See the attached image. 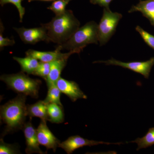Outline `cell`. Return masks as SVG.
Segmentation results:
<instances>
[{
  "label": "cell",
  "instance_id": "cell-5",
  "mask_svg": "<svg viewBox=\"0 0 154 154\" xmlns=\"http://www.w3.org/2000/svg\"><path fill=\"white\" fill-rule=\"evenodd\" d=\"M122 14L113 12L104 8L103 14L98 26V37L100 46L105 45L115 33Z\"/></svg>",
  "mask_w": 154,
  "mask_h": 154
},
{
  "label": "cell",
  "instance_id": "cell-15",
  "mask_svg": "<svg viewBox=\"0 0 154 154\" xmlns=\"http://www.w3.org/2000/svg\"><path fill=\"white\" fill-rule=\"evenodd\" d=\"M47 105L44 101L40 100L33 105H27L28 115L30 118L37 117L48 121Z\"/></svg>",
  "mask_w": 154,
  "mask_h": 154
},
{
  "label": "cell",
  "instance_id": "cell-23",
  "mask_svg": "<svg viewBox=\"0 0 154 154\" xmlns=\"http://www.w3.org/2000/svg\"><path fill=\"white\" fill-rule=\"evenodd\" d=\"M23 0H0L1 6H3L8 3H11L16 6L19 11V22H22L23 17L25 13V8L22 5V2Z\"/></svg>",
  "mask_w": 154,
  "mask_h": 154
},
{
  "label": "cell",
  "instance_id": "cell-19",
  "mask_svg": "<svg viewBox=\"0 0 154 154\" xmlns=\"http://www.w3.org/2000/svg\"><path fill=\"white\" fill-rule=\"evenodd\" d=\"M61 92L56 85L48 87V92L46 98L45 99L44 102L46 104L54 103L63 106L60 102Z\"/></svg>",
  "mask_w": 154,
  "mask_h": 154
},
{
  "label": "cell",
  "instance_id": "cell-6",
  "mask_svg": "<svg viewBox=\"0 0 154 154\" xmlns=\"http://www.w3.org/2000/svg\"><path fill=\"white\" fill-rule=\"evenodd\" d=\"M95 63H105L106 65L117 66L129 69L133 71L140 74L146 79H148L150 73L154 65V57L151 58L148 60L144 62H131L125 63L117 60L113 58L105 61H97Z\"/></svg>",
  "mask_w": 154,
  "mask_h": 154
},
{
  "label": "cell",
  "instance_id": "cell-16",
  "mask_svg": "<svg viewBox=\"0 0 154 154\" xmlns=\"http://www.w3.org/2000/svg\"><path fill=\"white\" fill-rule=\"evenodd\" d=\"M13 58L19 64L21 67L22 71L28 75L33 74L39 63L36 59L27 56L24 58L14 57Z\"/></svg>",
  "mask_w": 154,
  "mask_h": 154
},
{
  "label": "cell",
  "instance_id": "cell-11",
  "mask_svg": "<svg viewBox=\"0 0 154 154\" xmlns=\"http://www.w3.org/2000/svg\"><path fill=\"white\" fill-rule=\"evenodd\" d=\"M25 123L22 128L26 140V148L25 152L28 154L38 153L45 154L39 147L36 129L32 125L31 118Z\"/></svg>",
  "mask_w": 154,
  "mask_h": 154
},
{
  "label": "cell",
  "instance_id": "cell-13",
  "mask_svg": "<svg viewBox=\"0 0 154 154\" xmlns=\"http://www.w3.org/2000/svg\"><path fill=\"white\" fill-rule=\"evenodd\" d=\"M68 59L64 58L51 62L50 71L45 80L48 88L56 85L57 82L61 77L62 71L66 66Z\"/></svg>",
  "mask_w": 154,
  "mask_h": 154
},
{
  "label": "cell",
  "instance_id": "cell-3",
  "mask_svg": "<svg viewBox=\"0 0 154 154\" xmlns=\"http://www.w3.org/2000/svg\"><path fill=\"white\" fill-rule=\"evenodd\" d=\"M98 26L95 21L87 22L80 27L66 42L57 45V49L60 51L65 49L69 51L79 50L82 51L88 45L98 44Z\"/></svg>",
  "mask_w": 154,
  "mask_h": 154
},
{
  "label": "cell",
  "instance_id": "cell-20",
  "mask_svg": "<svg viewBox=\"0 0 154 154\" xmlns=\"http://www.w3.org/2000/svg\"><path fill=\"white\" fill-rule=\"evenodd\" d=\"M72 0H56L54 1L51 5L47 8L55 14L56 15L63 14L65 12L66 7Z\"/></svg>",
  "mask_w": 154,
  "mask_h": 154
},
{
  "label": "cell",
  "instance_id": "cell-2",
  "mask_svg": "<svg viewBox=\"0 0 154 154\" xmlns=\"http://www.w3.org/2000/svg\"><path fill=\"white\" fill-rule=\"evenodd\" d=\"M27 96L19 94L1 106V119L6 125L2 136L23 128L28 115L25 102Z\"/></svg>",
  "mask_w": 154,
  "mask_h": 154
},
{
  "label": "cell",
  "instance_id": "cell-25",
  "mask_svg": "<svg viewBox=\"0 0 154 154\" xmlns=\"http://www.w3.org/2000/svg\"><path fill=\"white\" fill-rule=\"evenodd\" d=\"M5 30V27L2 22H0V48L2 50L4 47L8 46H13L15 44V41L14 38L11 39L8 38L3 37V33Z\"/></svg>",
  "mask_w": 154,
  "mask_h": 154
},
{
  "label": "cell",
  "instance_id": "cell-22",
  "mask_svg": "<svg viewBox=\"0 0 154 154\" xmlns=\"http://www.w3.org/2000/svg\"><path fill=\"white\" fill-rule=\"evenodd\" d=\"M135 29L140 33L145 42L154 50V36L143 30L140 26H137Z\"/></svg>",
  "mask_w": 154,
  "mask_h": 154
},
{
  "label": "cell",
  "instance_id": "cell-9",
  "mask_svg": "<svg viewBox=\"0 0 154 154\" xmlns=\"http://www.w3.org/2000/svg\"><path fill=\"white\" fill-rule=\"evenodd\" d=\"M36 132L39 144L45 146L47 149H52L55 152L60 143V141L50 130L46 120L41 119Z\"/></svg>",
  "mask_w": 154,
  "mask_h": 154
},
{
  "label": "cell",
  "instance_id": "cell-12",
  "mask_svg": "<svg viewBox=\"0 0 154 154\" xmlns=\"http://www.w3.org/2000/svg\"><path fill=\"white\" fill-rule=\"evenodd\" d=\"M56 85L61 93L66 95L72 102H75L79 99H87V96L80 89L79 85L73 81L60 77L57 82Z\"/></svg>",
  "mask_w": 154,
  "mask_h": 154
},
{
  "label": "cell",
  "instance_id": "cell-27",
  "mask_svg": "<svg viewBox=\"0 0 154 154\" xmlns=\"http://www.w3.org/2000/svg\"><path fill=\"white\" fill-rule=\"evenodd\" d=\"M55 0H28V2H33V1H43V2H52V1H54Z\"/></svg>",
  "mask_w": 154,
  "mask_h": 154
},
{
  "label": "cell",
  "instance_id": "cell-8",
  "mask_svg": "<svg viewBox=\"0 0 154 154\" xmlns=\"http://www.w3.org/2000/svg\"><path fill=\"white\" fill-rule=\"evenodd\" d=\"M122 143H111L105 142L103 141H97L93 140H89L84 138L79 135L72 136L70 137L66 140L61 143L59 147L63 149L67 153L72 154L75 150L79 148L85 146H94L98 145L99 144H115L120 145Z\"/></svg>",
  "mask_w": 154,
  "mask_h": 154
},
{
  "label": "cell",
  "instance_id": "cell-1",
  "mask_svg": "<svg viewBox=\"0 0 154 154\" xmlns=\"http://www.w3.org/2000/svg\"><path fill=\"white\" fill-rule=\"evenodd\" d=\"M47 30L50 42L57 45L63 44L69 39L80 28V22L71 10L56 15L50 22L41 24Z\"/></svg>",
  "mask_w": 154,
  "mask_h": 154
},
{
  "label": "cell",
  "instance_id": "cell-18",
  "mask_svg": "<svg viewBox=\"0 0 154 154\" xmlns=\"http://www.w3.org/2000/svg\"><path fill=\"white\" fill-rule=\"evenodd\" d=\"M131 143H135L137 144V150L142 149H145L154 144V127L149 129L146 134L142 138H138Z\"/></svg>",
  "mask_w": 154,
  "mask_h": 154
},
{
  "label": "cell",
  "instance_id": "cell-10",
  "mask_svg": "<svg viewBox=\"0 0 154 154\" xmlns=\"http://www.w3.org/2000/svg\"><path fill=\"white\" fill-rule=\"evenodd\" d=\"M81 51L79 50H74L70 51L66 53H62L57 48L53 51H41L29 49L26 51L25 54L27 56L31 57L43 62H51L64 58H69L72 54L75 53L79 54Z\"/></svg>",
  "mask_w": 154,
  "mask_h": 154
},
{
  "label": "cell",
  "instance_id": "cell-21",
  "mask_svg": "<svg viewBox=\"0 0 154 154\" xmlns=\"http://www.w3.org/2000/svg\"><path fill=\"white\" fill-rule=\"evenodd\" d=\"M51 66V62H39L38 67L33 75L41 77L45 81L50 71Z\"/></svg>",
  "mask_w": 154,
  "mask_h": 154
},
{
  "label": "cell",
  "instance_id": "cell-4",
  "mask_svg": "<svg viewBox=\"0 0 154 154\" xmlns=\"http://www.w3.org/2000/svg\"><path fill=\"white\" fill-rule=\"evenodd\" d=\"M1 81L6 83L9 89L33 98L38 97V91L41 81L31 79L25 72H21L17 74L3 75L0 78Z\"/></svg>",
  "mask_w": 154,
  "mask_h": 154
},
{
  "label": "cell",
  "instance_id": "cell-17",
  "mask_svg": "<svg viewBox=\"0 0 154 154\" xmlns=\"http://www.w3.org/2000/svg\"><path fill=\"white\" fill-rule=\"evenodd\" d=\"M48 121L52 123H62L64 122L63 106L54 103H50L47 105Z\"/></svg>",
  "mask_w": 154,
  "mask_h": 154
},
{
  "label": "cell",
  "instance_id": "cell-14",
  "mask_svg": "<svg viewBox=\"0 0 154 154\" xmlns=\"http://www.w3.org/2000/svg\"><path fill=\"white\" fill-rule=\"evenodd\" d=\"M140 12L148 19L154 27V0L141 1L136 5L133 6L128 13Z\"/></svg>",
  "mask_w": 154,
  "mask_h": 154
},
{
  "label": "cell",
  "instance_id": "cell-26",
  "mask_svg": "<svg viewBox=\"0 0 154 154\" xmlns=\"http://www.w3.org/2000/svg\"><path fill=\"white\" fill-rule=\"evenodd\" d=\"M113 0H90V2L94 5H99L101 7L109 8V5Z\"/></svg>",
  "mask_w": 154,
  "mask_h": 154
},
{
  "label": "cell",
  "instance_id": "cell-7",
  "mask_svg": "<svg viewBox=\"0 0 154 154\" xmlns=\"http://www.w3.org/2000/svg\"><path fill=\"white\" fill-rule=\"evenodd\" d=\"M21 40L25 44L34 45L40 41L49 42L46 29L41 25L39 28H14Z\"/></svg>",
  "mask_w": 154,
  "mask_h": 154
},
{
  "label": "cell",
  "instance_id": "cell-24",
  "mask_svg": "<svg viewBox=\"0 0 154 154\" xmlns=\"http://www.w3.org/2000/svg\"><path fill=\"white\" fill-rule=\"evenodd\" d=\"M19 149L17 147L13 145L6 143L1 139L0 141V154H15L20 153Z\"/></svg>",
  "mask_w": 154,
  "mask_h": 154
}]
</instances>
